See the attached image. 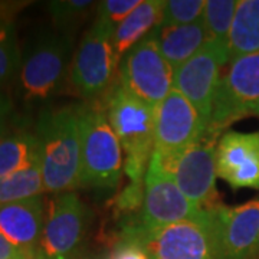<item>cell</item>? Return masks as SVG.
Listing matches in <instances>:
<instances>
[{
    "label": "cell",
    "mask_w": 259,
    "mask_h": 259,
    "mask_svg": "<svg viewBox=\"0 0 259 259\" xmlns=\"http://www.w3.org/2000/svg\"><path fill=\"white\" fill-rule=\"evenodd\" d=\"M35 136L45 192H74L81 180V130L78 105L40 112Z\"/></svg>",
    "instance_id": "1"
},
{
    "label": "cell",
    "mask_w": 259,
    "mask_h": 259,
    "mask_svg": "<svg viewBox=\"0 0 259 259\" xmlns=\"http://www.w3.org/2000/svg\"><path fill=\"white\" fill-rule=\"evenodd\" d=\"M121 239L139 245L150 259H221L214 206L154 231L124 229Z\"/></svg>",
    "instance_id": "2"
},
{
    "label": "cell",
    "mask_w": 259,
    "mask_h": 259,
    "mask_svg": "<svg viewBox=\"0 0 259 259\" xmlns=\"http://www.w3.org/2000/svg\"><path fill=\"white\" fill-rule=\"evenodd\" d=\"M107 117L125 153V175L131 183H143L154 153V107L118 82L108 94Z\"/></svg>",
    "instance_id": "3"
},
{
    "label": "cell",
    "mask_w": 259,
    "mask_h": 259,
    "mask_svg": "<svg viewBox=\"0 0 259 259\" xmlns=\"http://www.w3.org/2000/svg\"><path fill=\"white\" fill-rule=\"evenodd\" d=\"M81 130L79 187L114 189L122 176V148L101 102L78 105Z\"/></svg>",
    "instance_id": "4"
},
{
    "label": "cell",
    "mask_w": 259,
    "mask_h": 259,
    "mask_svg": "<svg viewBox=\"0 0 259 259\" xmlns=\"http://www.w3.org/2000/svg\"><path fill=\"white\" fill-rule=\"evenodd\" d=\"M259 115V54L228 62L213 98L207 131L221 136L232 122Z\"/></svg>",
    "instance_id": "5"
},
{
    "label": "cell",
    "mask_w": 259,
    "mask_h": 259,
    "mask_svg": "<svg viewBox=\"0 0 259 259\" xmlns=\"http://www.w3.org/2000/svg\"><path fill=\"white\" fill-rule=\"evenodd\" d=\"M72 36L48 33L33 42L22 56L19 90L26 101H47L61 88L72 64Z\"/></svg>",
    "instance_id": "6"
},
{
    "label": "cell",
    "mask_w": 259,
    "mask_h": 259,
    "mask_svg": "<svg viewBox=\"0 0 259 259\" xmlns=\"http://www.w3.org/2000/svg\"><path fill=\"white\" fill-rule=\"evenodd\" d=\"M90 212L75 192L54 194L47 204L45 225L35 259L81 258Z\"/></svg>",
    "instance_id": "7"
},
{
    "label": "cell",
    "mask_w": 259,
    "mask_h": 259,
    "mask_svg": "<svg viewBox=\"0 0 259 259\" xmlns=\"http://www.w3.org/2000/svg\"><path fill=\"white\" fill-rule=\"evenodd\" d=\"M114 30V26L97 19L83 33L69 68V83L76 95L93 101L112 87L117 69L112 49Z\"/></svg>",
    "instance_id": "8"
},
{
    "label": "cell",
    "mask_w": 259,
    "mask_h": 259,
    "mask_svg": "<svg viewBox=\"0 0 259 259\" xmlns=\"http://www.w3.org/2000/svg\"><path fill=\"white\" fill-rule=\"evenodd\" d=\"M219 137L206 130L202 139L192 147L185 150L175 160L161 163L167 173L175 179L182 193L199 209L218 204L216 146Z\"/></svg>",
    "instance_id": "9"
},
{
    "label": "cell",
    "mask_w": 259,
    "mask_h": 259,
    "mask_svg": "<svg viewBox=\"0 0 259 259\" xmlns=\"http://www.w3.org/2000/svg\"><path fill=\"white\" fill-rule=\"evenodd\" d=\"M120 83L133 95L156 107L175 88V69L147 35L122 58Z\"/></svg>",
    "instance_id": "10"
},
{
    "label": "cell",
    "mask_w": 259,
    "mask_h": 259,
    "mask_svg": "<svg viewBox=\"0 0 259 259\" xmlns=\"http://www.w3.org/2000/svg\"><path fill=\"white\" fill-rule=\"evenodd\" d=\"M206 130L192 102L173 88L154 107V153L161 163H168L202 139Z\"/></svg>",
    "instance_id": "11"
},
{
    "label": "cell",
    "mask_w": 259,
    "mask_h": 259,
    "mask_svg": "<svg viewBox=\"0 0 259 259\" xmlns=\"http://www.w3.org/2000/svg\"><path fill=\"white\" fill-rule=\"evenodd\" d=\"M228 62V45L207 40L196 55L175 69V90L192 102L206 127L210 121L213 98L222 75V68Z\"/></svg>",
    "instance_id": "12"
},
{
    "label": "cell",
    "mask_w": 259,
    "mask_h": 259,
    "mask_svg": "<svg viewBox=\"0 0 259 259\" xmlns=\"http://www.w3.org/2000/svg\"><path fill=\"white\" fill-rule=\"evenodd\" d=\"M199 210L161 166L157 153H153L144 177V200L140 223L131 226L141 231H154L183 221ZM128 229V228H125Z\"/></svg>",
    "instance_id": "13"
},
{
    "label": "cell",
    "mask_w": 259,
    "mask_h": 259,
    "mask_svg": "<svg viewBox=\"0 0 259 259\" xmlns=\"http://www.w3.org/2000/svg\"><path fill=\"white\" fill-rule=\"evenodd\" d=\"M218 177L232 189H259V131H226L216 146Z\"/></svg>",
    "instance_id": "14"
},
{
    "label": "cell",
    "mask_w": 259,
    "mask_h": 259,
    "mask_svg": "<svg viewBox=\"0 0 259 259\" xmlns=\"http://www.w3.org/2000/svg\"><path fill=\"white\" fill-rule=\"evenodd\" d=\"M221 259H249L259 238V197L238 206H214Z\"/></svg>",
    "instance_id": "15"
},
{
    "label": "cell",
    "mask_w": 259,
    "mask_h": 259,
    "mask_svg": "<svg viewBox=\"0 0 259 259\" xmlns=\"http://www.w3.org/2000/svg\"><path fill=\"white\" fill-rule=\"evenodd\" d=\"M45 216L47 206L42 196L0 206V235L35 259Z\"/></svg>",
    "instance_id": "16"
},
{
    "label": "cell",
    "mask_w": 259,
    "mask_h": 259,
    "mask_svg": "<svg viewBox=\"0 0 259 259\" xmlns=\"http://www.w3.org/2000/svg\"><path fill=\"white\" fill-rule=\"evenodd\" d=\"M148 35L154 39L161 55L173 69L186 64L209 40L202 19L182 26L158 25Z\"/></svg>",
    "instance_id": "17"
},
{
    "label": "cell",
    "mask_w": 259,
    "mask_h": 259,
    "mask_svg": "<svg viewBox=\"0 0 259 259\" xmlns=\"http://www.w3.org/2000/svg\"><path fill=\"white\" fill-rule=\"evenodd\" d=\"M163 3V0H141L139 6L115 28L112 36V49L117 66H120L122 58L140 40H143L161 23Z\"/></svg>",
    "instance_id": "18"
},
{
    "label": "cell",
    "mask_w": 259,
    "mask_h": 259,
    "mask_svg": "<svg viewBox=\"0 0 259 259\" xmlns=\"http://www.w3.org/2000/svg\"><path fill=\"white\" fill-rule=\"evenodd\" d=\"M229 61L259 54V0H239L232 23Z\"/></svg>",
    "instance_id": "19"
},
{
    "label": "cell",
    "mask_w": 259,
    "mask_h": 259,
    "mask_svg": "<svg viewBox=\"0 0 259 259\" xmlns=\"http://www.w3.org/2000/svg\"><path fill=\"white\" fill-rule=\"evenodd\" d=\"M39 163V144L32 133L5 134L0 139V179Z\"/></svg>",
    "instance_id": "20"
},
{
    "label": "cell",
    "mask_w": 259,
    "mask_h": 259,
    "mask_svg": "<svg viewBox=\"0 0 259 259\" xmlns=\"http://www.w3.org/2000/svg\"><path fill=\"white\" fill-rule=\"evenodd\" d=\"M44 192V177L40 163H37L26 170L0 179V206L42 196Z\"/></svg>",
    "instance_id": "21"
},
{
    "label": "cell",
    "mask_w": 259,
    "mask_h": 259,
    "mask_svg": "<svg viewBox=\"0 0 259 259\" xmlns=\"http://www.w3.org/2000/svg\"><path fill=\"white\" fill-rule=\"evenodd\" d=\"M236 8H238V0H206L204 2L202 20H203L209 40L228 45Z\"/></svg>",
    "instance_id": "22"
},
{
    "label": "cell",
    "mask_w": 259,
    "mask_h": 259,
    "mask_svg": "<svg viewBox=\"0 0 259 259\" xmlns=\"http://www.w3.org/2000/svg\"><path fill=\"white\" fill-rule=\"evenodd\" d=\"M22 54L13 23L0 29V87L19 74Z\"/></svg>",
    "instance_id": "23"
},
{
    "label": "cell",
    "mask_w": 259,
    "mask_h": 259,
    "mask_svg": "<svg viewBox=\"0 0 259 259\" xmlns=\"http://www.w3.org/2000/svg\"><path fill=\"white\" fill-rule=\"evenodd\" d=\"M204 0H164L163 18L164 26H182L190 25L202 19Z\"/></svg>",
    "instance_id": "24"
},
{
    "label": "cell",
    "mask_w": 259,
    "mask_h": 259,
    "mask_svg": "<svg viewBox=\"0 0 259 259\" xmlns=\"http://www.w3.org/2000/svg\"><path fill=\"white\" fill-rule=\"evenodd\" d=\"M94 6L91 0H54L48 2L47 9L56 26L68 28L81 20Z\"/></svg>",
    "instance_id": "25"
},
{
    "label": "cell",
    "mask_w": 259,
    "mask_h": 259,
    "mask_svg": "<svg viewBox=\"0 0 259 259\" xmlns=\"http://www.w3.org/2000/svg\"><path fill=\"white\" fill-rule=\"evenodd\" d=\"M141 3V0H104L98 5L97 19L117 28Z\"/></svg>",
    "instance_id": "26"
},
{
    "label": "cell",
    "mask_w": 259,
    "mask_h": 259,
    "mask_svg": "<svg viewBox=\"0 0 259 259\" xmlns=\"http://www.w3.org/2000/svg\"><path fill=\"white\" fill-rule=\"evenodd\" d=\"M110 259H150L144 250L140 248L139 245L130 241L121 239L115 248L112 249Z\"/></svg>",
    "instance_id": "27"
},
{
    "label": "cell",
    "mask_w": 259,
    "mask_h": 259,
    "mask_svg": "<svg viewBox=\"0 0 259 259\" xmlns=\"http://www.w3.org/2000/svg\"><path fill=\"white\" fill-rule=\"evenodd\" d=\"M0 259H30L19 248L12 245L5 236L0 235Z\"/></svg>",
    "instance_id": "28"
},
{
    "label": "cell",
    "mask_w": 259,
    "mask_h": 259,
    "mask_svg": "<svg viewBox=\"0 0 259 259\" xmlns=\"http://www.w3.org/2000/svg\"><path fill=\"white\" fill-rule=\"evenodd\" d=\"M12 107L13 105H12L9 97L0 91V139L5 136V130H6V125H8Z\"/></svg>",
    "instance_id": "29"
},
{
    "label": "cell",
    "mask_w": 259,
    "mask_h": 259,
    "mask_svg": "<svg viewBox=\"0 0 259 259\" xmlns=\"http://www.w3.org/2000/svg\"><path fill=\"white\" fill-rule=\"evenodd\" d=\"M18 9V5L0 2V29L13 23V13Z\"/></svg>",
    "instance_id": "30"
},
{
    "label": "cell",
    "mask_w": 259,
    "mask_h": 259,
    "mask_svg": "<svg viewBox=\"0 0 259 259\" xmlns=\"http://www.w3.org/2000/svg\"><path fill=\"white\" fill-rule=\"evenodd\" d=\"M249 259H259V238H258V242H256V245H255L253 252H252V255H250Z\"/></svg>",
    "instance_id": "31"
},
{
    "label": "cell",
    "mask_w": 259,
    "mask_h": 259,
    "mask_svg": "<svg viewBox=\"0 0 259 259\" xmlns=\"http://www.w3.org/2000/svg\"><path fill=\"white\" fill-rule=\"evenodd\" d=\"M78 259H100V258H93V256H90V258H87V256H81V258Z\"/></svg>",
    "instance_id": "32"
}]
</instances>
